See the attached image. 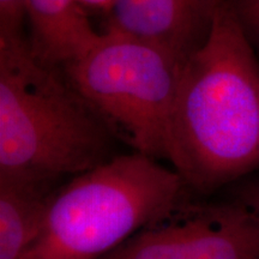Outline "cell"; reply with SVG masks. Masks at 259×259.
I'll return each mask as SVG.
<instances>
[{"instance_id": "cell-7", "label": "cell", "mask_w": 259, "mask_h": 259, "mask_svg": "<svg viewBox=\"0 0 259 259\" xmlns=\"http://www.w3.org/2000/svg\"><path fill=\"white\" fill-rule=\"evenodd\" d=\"M82 8L77 0H29V41L41 60L63 66L99 40Z\"/></svg>"}, {"instance_id": "cell-5", "label": "cell", "mask_w": 259, "mask_h": 259, "mask_svg": "<svg viewBox=\"0 0 259 259\" xmlns=\"http://www.w3.org/2000/svg\"><path fill=\"white\" fill-rule=\"evenodd\" d=\"M99 259H259V221L240 203L138 232Z\"/></svg>"}, {"instance_id": "cell-12", "label": "cell", "mask_w": 259, "mask_h": 259, "mask_svg": "<svg viewBox=\"0 0 259 259\" xmlns=\"http://www.w3.org/2000/svg\"><path fill=\"white\" fill-rule=\"evenodd\" d=\"M77 2H78L82 6L99 9V10H102V11L108 12L113 0H77Z\"/></svg>"}, {"instance_id": "cell-3", "label": "cell", "mask_w": 259, "mask_h": 259, "mask_svg": "<svg viewBox=\"0 0 259 259\" xmlns=\"http://www.w3.org/2000/svg\"><path fill=\"white\" fill-rule=\"evenodd\" d=\"M148 155L113 156L56 192L38 239L23 259H99L167 219L185 186Z\"/></svg>"}, {"instance_id": "cell-9", "label": "cell", "mask_w": 259, "mask_h": 259, "mask_svg": "<svg viewBox=\"0 0 259 259\" xmlns=\"http://www.w3.org/2000/svg\"><path fill=\"white\" fill-rule=\"evenodd\" d=\"M250 41L259 51V0H226Z\"/></svg>"}, {"instance_id": "cell-2", "label": "cell", "mask_w": 259, "mask_h": 259, "mask_svg": "<svg viewBox=\"0 0 259 259\" xmlns=\"http://www.w3.org/2000/svg\"><path fill=\"white\" fill-rule=\"evenodd\" d=\"M115 136L24 34H0V177L56 183L113 156Z\"/></svg>"}, {"instance_id": "cell-8", "label": "cell", "mask_w": 259, "mask_h": 259, "mask_svg": "<svg viewBox=\"0 0 259 259\" xmlns=\"http://www.w3.org/2000/svg\"><path fill=\"white\" fill-rule=\"evenodd\" d=\"M54 183L0 177V259H23L40 236Z\"/></svg>"}, {"instance_id": "cell-10", "label": "cell", "mask_w": 259, "mask_h": 259, "mask_svg": "<svg viewBox=\"0 0 259 259\" xmlns=\"http://www.w3.org/2000/svg\"><path fill=\"white\" fill-rule=\"evenodd\" d=\"M29 0H0V34H23Z\"/></svg>"}, {"instance_id": "cell-6", "label": "cell", "mask_w": 259, "mask_h": 259, "mask_svg": "<svg viewBox=\"0 0 259 259\" xmlns=\"http://www.w3.org/2000/svg\"><path fill=\"white\" fill-rule=\"evenodd\" d=\"M219 0H113L107 29L144 40L185 64L208 40Z\"/></svg>"}, {"instance_id": "cell-1", "label": "cell", "mask_w": 259, "mask_h": 259, "mask_svg": "<svg viewBox=\"0 0 259 259\" xmlns=\"http://www.w3.org/2000/svg\"><path fill=\"white\" fill-rule=\"evenodd\" d=\"M166 160L204 193L259 168V60L226 0L208 40L181 70Z\"/></svg>"}, {"instance_id": "cell-11", "label": "cell", "mask_w": 259, "mask_h": 259, "mask_svg": "<svg viewBox=\"0 0 259 259\" xmlns=\"http://www.w3.org/2000/svg\"><path fill=\"white\" fill-rule=\"evenodd\" d=\"M238 203L245 206L259 221V180L241 187L239 191Z\"/></svg>"}, {"instance_id": "cell-4", "label": "cell", "mask_w": 259, "mask_h": 259, "mask_svg": "<svg viewBox=\"0 0 259 259\" xmlns=\"http://www.w3.org/2000/svg\"><path fill=\"white\" fill-rule=\"evenodd\" d=\"M184 64L144 40L107 29L61 67L67 80L137 153L166 158V132Z\"/></svg>"}]
</instances>
